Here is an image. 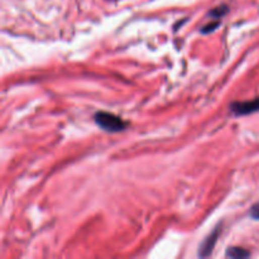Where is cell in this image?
I'll return each instance as SVG.
<instances>
[{
  "label": "cell",
  "instance_id": "52a82bcc",
  "mask_svg": "<svg viewBox=\"0 0 259 259\" xmlns=\"http://www.w3.org/2000/svg\"><path fill=\"white\" fill-rule=\"evenodd\" d=\"M219 24H220V23H219V22H216V23H211V24H208V26H206L205 27V28H203V29H201V32H203V33H210V32H213L214 31V29H216V28H218V27H219Z\"/></svg>",
  "mask_w": 259,
  "mask_h": 259
},
{
  "label": "cell",
  "instance_id": "3957f363",
  "mask_svg": "<svg viewBox=\"0 0 259 259\" xmlns=\"http://www.w3.org/2000/svg\"><path fill=\"white\" fill-rule=\"evenodd\" d=\"M219 233H220V230H219V228H216L215 230H214L213 233H211L210 235H209L208 238H206L205 240H204V243L200 245L199 255H200V256L210 255V253H211V251H213L214 246H215L216 241H218Z\"/></svg>",
  "mask_w": 259,
  "mask_h": 259
},
{
  "label": "cell",
  "instance_id": "6da1fadb",
  "mask_svg": "<svg viewBox=\"0 0 259 259\" xmlns=\"http://www.w3.org/2000/svg\"><path fill=\"white\" fill-rule=\"evenodd\" d=\"M94 120H95V123L103 131L110 132V133H116V132L124 131L126 128V125H128V123L124 121L120 116L108 113V111H98L94 115Z\"/></svg>",
  "mask_w": 259,
  "mask_h": 259
},
{
  "label": "cell",
  "instance_id": "277c9868",
  "mask_svg": "<svg viewBox=\"0 0 259 259\" xmlns=\"http://www.w3.org/2000/svg\"><path fill=\"white\" fill-rule=\"evenodd\" d=\"M249 255H250L249 251H246L243 248H238V246H230L226 250V256H229V258H248Z\"/></svg>",
  "mask_w": 259,
  "mask_h": 259
},
{
  "label": "cell",
  "instance_id": "5b68a950",
  "mask_svg": "<svg viewBox=\"0 0 259 259\" xmlns=\"http://www.w3.org/2000/svg\"><path fill=\"white\" fill-rule=\"evenodd\" d=\"M228 12H229L228 7H226V6H220V7H218V8L213 9V11H211L210 13H209V17H210V18H221V17L225 16V14L228 13Z\"/></svg>",
  "mask_w": 259,
  "mask_h": 259
},
{
  "label": "cell",
  "instance_id": "8992f818",
  "mask_svg": "<svg viewBox=\"0 0 259 259\" xmlns=\"http://www.w3.org/2000/svg\"><path fill=\"white\" fill-rule=\"evenodd\" d=\"M249 215H250V218L254 219V220H259V203H256L255 205L251 206Z\"/></svg>",
  "mask_w": 259,
  "mask_h": 259
},
{
  "label": "cell",
  "instance_id": "7a4b0ae2",
  "mask_svg": "<svg viewBox=\"0 0 259 259\" xmlns=\"http://www.w3.org/2000/svg\"><path fill=\"white\" fill-rule=\"evenodd\" d=\"M230 110L235 116L249 115V114H253L255 113V111H259V98L254 99V100L233 103L230 105Z\"/></svg>",
  "mask_w": 259,
  "mask_h": 259
}]
</instances>
